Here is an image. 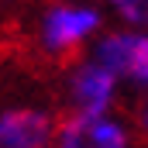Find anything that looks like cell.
Here are the masks:
<instances>
[{
  "instance_id": "4",
  "label": "cell",
  "mask_w": 148,
  "mask_h": 148,
  "mask_svg": "<svg viewBox=\"0 0 148 148\" xmlns=\"http://www.w3.org/2000/svg\"><path fill=\"white\" fill-rule=\"evenodd\" d=\"M121 79L100 66L93 55H79L69 73L62 79V97H66V107L69 114H100V110H114L121 103Z\"/></svg>"
},
{
  "instance_id": "1",
  "label": "cell",
  "mask_w": 148,
  "mask_h": 148,
  "mask_svg": "<svg viewBox=\"0 0 148 148\" xmlns=\"http://www.w3.org/2000/svg\"><path fill=\"white\" fill-rule=\"evenodd\" d=\"M107 28L100 0H48L35 17V45L52 62H69Z\"/></svg>"
},
{
  "instance_id": "2",
  "label": "cell",
  "mask_w": 148,
  "mask_h": 148,
  "mask_svg": "<svg viewBox=\"0 0 148 148\" xmlns=\"http://www.w3.org/2000/svg\"><path fill=\"white\" fill-rule=\"evenodd\" d=\"M86 55H93L100 66H107L124 90L145 93L148 86V35L145 28H103L86 45Z\"/></svg>"
},
{
  "instance_id": "3",
  "label": "cell",
  "mask_w": 148,
  "mask_h": 148,
  "mask_svg": "<svg viewBox=\"0 0 148 148\" xmlns=\"http://www.w3.org/2000/svg\"><path fill=\"white\" fill-rule=\"evenodd\" d=\"M138 141L134 124L117 110L100 114H66L55 124L52 145L59 148H131Z\"/></svg>"
},
{
  "instance_id": "5",
  "label": "cell",
  "mask_w": 148,
  "mask_h": 148,
  "mask_svg": "<svg viewBox=\"0 0 148 148\" xmlns=\"http://www.w3.org/2000/svg\"><path fill=\"white\" fill-rule=\"evenodd\" d=\"M59 117L48 103L10 100L0 107V148H48Z\"/></svg>"
},
{
  "instance_id": "6",
  "label": "cell",
  "mask_w": 148,
  "mask_h": 148,
  "mask_svg": "<svg viewBox=\"0 0 148 148\" xmlns=\"http://www.w3.org/2000/svg\"><path fill=\"white\" fill-rule=\"evenodd\" d=\"M103 14L127 28H148V0H100Z\"/></svg>"
}]
</instances>
